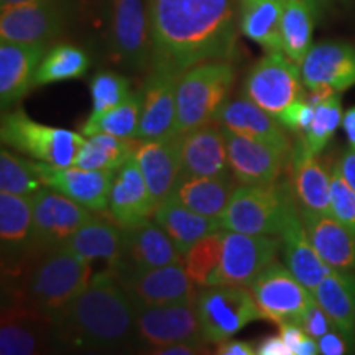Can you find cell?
<instances>
[{"mask_svg":"<svg viewBox=\"0 0 355 355\" xmlns=\"http://www.w3.org/2000/svg\"><path fill=\"white\" fill-rule=\"evenodd\" d=\"M194 301L137 309L135 337L152 350L176 343L206 340L199 326Z\"/></svg>","mask_w":355,"mask_h":355,"instance_id":"cell-17","label":"cell"},{"mask_svg":"<svg viewBox=\"0 0 355 355\" xmlns=\"http://www.w3.org/2000/svg\"><path fill=\"white\" fill-rule=\"evenodd\" d=\"M300 68L304 86L309 91L331 89L343 92L355 86V44L344 42L314 44Z\"/></svg>","mask_w":355,"mask_h":355,"instance_id":"cell-22","label":"cell"},{"mask_svg":"<svg viewBox=\"0 0 355 355\" xmlns=\"http://www.w3.org/2000/svg\"><path fill=\"white\" fill-rule=\"evenodd\" d=\"M314 110H316V107L311 105L308 99H300L288 105L277 119L285 125L286 130L303 135V133L309 128L311 122H313Z\"/></svg>","mask_w":355,"mask_h":355,"instance_id":"cell-45","label":"cell"},{"mask_svg":"<svg viewBox=\"0 0 355 355\" xmlns=\"http://www.w3.org/2000/svg\"><path fill=\"white\" fill-rule=\"evenodd\" d=\"M141 117V92L133 91L132 96L117 107L101 115H89L83 123L81 133L86 137L96 133L121 137V139H135L139 137Z\"/></svg>","mask_w":355,"mask_h":355,"instance_id":"cell-39","label":"cell"},{"mask_svg":"<svg viewBox=\"0 0 355 355\" xmlns=\"http://www.w3.org/2000/svg\"><path fill=\"white\" fill-rule=\"evenodd\" d=\"M206 343L207 340H188V343H176L166 347L152 350V354L158 355H196L206 354Z\"/></svg>","mask_w":355,"mask_h":355,"instance_id":"cell-48","label":"cell"},{"mask_svg":"<svg viewBox=\"0 0 355 355\" xmlns=\"http://www.w3.org/2000/svg\"><path fill=\"white\" fill-rule=\"evenodd\" d=\"M318 12L308 0H285L282 17L283 53L295 63H303L304 56L313 46Z\"/></svg>","mask_w":355,"mask_h":355,"instance_id":"cell-36","label":"cell"},{"mask_svg":"<svg viewBox=\"0 0 355 355\" xmlns=\"http://www.w3.org/2000/svg\"><path fill=\"white\" fill-rule=\"evenodd\" d=\"M43 184L92 212H104L109 207V194L115 171L83 170L78 166H53L37 162Z\"/></svg>","mask_w":355,"mask_h":355,"instance_id":"cell-23","label":"cell"},{"mask_svg":"<svg viewBox=\"0 0 355 355\" xmlns=\"http://www.w3.org/2000/svg\"><path fill=\"white\" fill-rule=\"evenodd\" d=\"M135 309L196 300V285L183 263H173L140 272H112Z\"/></svg>","mask_w":355,"mask_h":355,"instance_id":"cell-14","label":"cell"},{"mask_svg":"<svg viewBox=\"0 0 355 355\" xmlns=\"http://www.w3.org/2000/svg\"><path fill=\"white\" fill-rule=\"evenodd\" d=\"M230 171L239 184H272L285 171L291 150L222 128Z\"/></svg>","mask_w":355,"mask_h":355,"instance_id":"cell-18","label":"cell"},{"mask_svg":"<svg viewBox=\"0 0 355 355\" xmlns=\"http://www.w3.org/2000/svg\"><path fill=\"white\" fill-rule=\"evenodd\" d=\"M56 345L55 319L24 301L3 298L0 321V354L35 355Z\"/></svg>","mask_w":355,"mask_h":355,"instance_id":"cell-13","label":"cell"},{"mask_svg":"<svg viewBox=\"0 0 355 355\" xmlns=\"http://www.w3.org/2000/svg\"><path fill=\"white\" fill-rule=\"evenodd\" d=\"M46 44L17 43L2 40L0 44V105L8 110L35 87V76Z\"/></svg>","mask_w":355,"mask_h":355,"instance_id":"cell-24","label":"cell"},{"mask_svg":"<svg viewBox=\"0 0 355 355\" xmlns=\"http://www.w3.org/2000/svg\"><path fill=\"white\" fill-rule=\"evenodd\" d=\"M135 157L157 204L170 198L181 176L180 135L163 140H139Z\"/></svg>","mask_w":355,"mask_h":355,"instance_id":"cell-27","label":"cell"},{"mask_svg":"<svg viewBox=\"0 0 355 355\" xmlns=\"http://www.w3.org/2000/svg\"><path fill=\"white\" fill-rule=\"evenodd\" d=\"M279 334H282L283 339H285V343L288 347H290L291 354L295 355L296 349H298V345L303 343V339L306 336V332L303 327L300 326V324L296 322H285V324H279Z\"/></svg>","mask_w":355,"mask_h":355,"instance_id":"cell-50","label":"cell"},{"mask_svg":"<svg viewBox=\"0 0 355 355\" xmlns=\"http://www.w3.org/2000/svg\"><path fill=\"white\" fill-rule=\"evenodd\" d=\"M44 188L37 162L17 157L7 148L0 152V191L17 196H33Z\"/></svg>","mask_w":355,"mask_h":355,"instance_id":"cell-41","label":"cell"},{"mask_svg":"<svg viewBox=\"0 0 355 355\" xmlns=\"http://www.w3.org/2000/svg\"><path fill=\"white\" fill-rule=\"evenodd\" d=\"M282 239L277 235L222 230V257L211 285L248 288L265 266L277 260Z\"/></svg>","mask_w":355,"mask_h":355,"instance_id":"cell-10","label":"cell"},{"mask_svg":"<svg viewBox=\"0 0 355 355\" xmlns=\"http://www.w3.org/2000/svg\"><path fill=\"white\" fill-rule=\"evenodd\" d=\"M153 220L165 230L183 257L202 237L220 230L219 219L198 214L171 198L158 204Z\"/></svg>","mask_w":355,"mask_h":355,"instance_id":"cell-33","label":"cell"},{"mask_svg":"<svg viewBox=\"0 0 355 355\" xmlns=\"http://www.w3.org/2000/svg\"><path fill=\"white\" fill-rule=\"evenodd\" d=\"M279 239H282L286 266L306 288L314 291L319 282L329 275L332 268L319 257L316 248L311 243L301 220L300 209L293 212L286 220Z\"/></svg>","mask_w":355,"mask_h":355,"instance_id":"cell-31","label":"cell"},{"mask_svg":"<svg viewBox=\"0 0 355 355\" xmlns=\"http://www.w3.org/2000/svg\"><path fill=\"white\" fill-rule=\"evenodd\" d=\"M237 186L232 171L217 176H181L170 198L198 214L219 219Z\"/></svg>","mask_w":355,"mask_h":355,"instance_id":"cell-30","label":"cell"},{"mask_svg":"<svg viewBox=\"0 0 355 355\" xmlns=\"http://www.w3.org/2000/svg\"><path fill=\"white\" fill-rule=\"evenodd\" d=\"M300 326L303 327L306 334L314 337L316 340L319 339V337L327 334V332L332 331L336 327L334 324H332L331 318L327 316L326 311L319 306L316 300H314L313 303L308 306V309H306L303 318H301Z\"/></svg>","mask_w":355,"mask_h":355,"instance_id":"cell-46","label":"cell"},{"mask_svg":"<svg viewBox=\"0 0 355 355\" xmlns=\"http://www.w3.org/2000/svg\"><path fill=\"white\" fill-rule=\"evenodd\" d=\"M181 74L150 68L141 92V117L137 140H163L176 135V89Z\"/></svg>","mask_w":355,"mask_h":355,"instance_id":"cell-19","label":"cell"},{"mask_svg":"<svg viewBox=\"0 0 355 355\" xmlns=\"http://www.w3.org/2000/svg\"><path fill=\"white\" fill-rule=\"evenodd\" d=\"M135 314L112 270H104L55 319L56 345L86 352L125 347L135 336Z\"/></svg>","mask_w":355,"mask_h":355,"instance_id":"cell-2","label":"cell"},{"mask_svg":"<svg viewBox=\"0 0 355 355\" xmlns=\"http://www.w3.org/2000/svg\"><path fill=\"white\" fill-rule=\"evenodd\" d=\"M123 227L112 217L92 216L61 247L86 260H107L112 265L121 255Z\"/></svg>","mask_w":355,"mask_h":355,"instance_id":"cell-34","label":"cell"},{"mask_svg":"<svg viewBox=\"0 0 355 355\" xmlns=\"http://www.w3.org/2000/svg\"><path fill=\"white\" fill-rule=\"evenodd\" d=\"M216 352L219 355H255L257 345L247 343V340L227 339L224 343L217 344Z\"/></svg>","mask_w":355,"mask_h":355,"instance_id":"cell-51","label":"cell"},{"mask_svg":"<svg viewBox=\"0 0 355 355\" xmlns=\"http://www.w3.org/2000/svg\"><path fill=\"white\" fill-rule=\"evenodd\" d=\"M339 2H340V3H345V6H347L350 0H339Z\"/></svg>","mask_w":355,"mask_h":355,"instance_id":"cell-56","label":"cell"},{"mask_svg":"<svg viewBox=\"0 0 355 355\" xmlns=\"http://www.w3.org/2000/svg\"><path fill=\"white\" fill-rule=\"evenodd\" d=\"M318 347L319 354L324 355H343L347 352H352L349 340L345 339V336L339 329H332L318 339Z\"/></svg>","mask_w":355,"mask_h":355,"instance_id":"cell-47","label":"cell"},{"mask_svg":"<svg viewBox=\"0 0 355 355\" xmlns=\"http://www.w3.org/2000/svg\"><path fill=\"white\" fill-rule=\"evenodd\" d=\"M109 48L115 61L133 69L152 66L148 0H107Z\"/></svg>","mask_w":355,"mask_h":355,"instance_id":"cell-9","label":"cell"},{"mask_svg":"<svg viewBox=\"0 0 355 355\" xmlns=\"http://www.w3.org/2000/svg\"><path fill=\"white\" fill-rule=\"evenodd\" d=\"M301 220L319 257L339 272H355V232L337 217L300 207Z\"/></svg>","mask_w":355,"mask_h":355,"instance_id":"cell-25","label":"cell"},{"mask_svg":"<svg viewBox=\"0 0 355 355\" xmlns=\"http://www.w3.org/2000/svg\"><path fill=\"white\" fill-rule=\"evenodd\" d=\"M304 87L300 64L283 51H270L248 71L243 94L278 117L293 102L304 99Z\"/></svg>","mask_w":355,"mask_h":355,"instance_id":"cell-8","label":"cell"},{"mask_svg":"<svg viewBox=\"0 0 355 355\" xmlns=\"http://www.w3.org/2000/svg\"><path fill=\"white\" fill-rule=\"evenodd\" d=\"M336 166L337 170L340 171V175L344 176V180L347 181L355 191V150H345V152L339 157V159H337Z\"/></svg>","mask_w":355,"mask_h":355,"instance_id":"cell-52","label":"cell"},{"mask_svg":"<svg viewBox=\"0 0 355 355\" xmlns=\"http://www.w3.org/2000/svg\"><path fill=\"white\" fill-rule=\"evenodd\" d=\"M180 153L181 176H217L230 170L224 130L217 122L181 133Z\"/></svg>","mask_w":355,"mask_h":355,"instance_id":"cell-26","label":"cell"},{"mask_svg":"<svg viewBox=\"0 0 355 355\" xmlns=\"http://www.w3.org/2000/svg\"><path fill=\"white\" fill-rule=\"evenodd\" d=\"M261 318L275 324L296 322L314 301V295L306 288L286 265L277 260L265 266L248 285Z\"/></svg>","mask_w":355,"mask_h":355,"instance_id":"cell-11","label":"cell"},{"mask_svg":"<svg viewBox=\"0 0 355 355\" xmlns=\"http://www.w3.org/2000/svg\"><path fill=\"white\" fill-rule=\"evenodd\" d=\"M2 282H10L37 254L33 242L32 196L0 193Z\"/></svg>","mask_w":355,"mask_h":355,"instance_id":"cell-16","label":"cell"},{"mask_svg":"<svg viewBox=\"0 0 355 355\" xmlns=\"http://www.w3.org/2000/svg\"><path fill=\"white\" fill-rule=\"evenodd\" d=\"M300 206L291 184L277 181L272 184H239L219 217L222 230L243 234L277 235Z\"/></svg>","mask_w":355,"mask_h":355,"instance_id":"cell-4","label":"cell"},{"mask_svg":"<svg viewBox=\"0 0 355 355\" xmlns=\"http://www.w3.org/2000/svg\"><path fill=\"white\" fill-rule=\"evenodd\" d=\"M217 123L235 133H241L248 139H255L291 150V140L288 137L285 125L272 114L266 112L260 105L248 97H237L227 101L217 115Z\"/></svg>","mask_w":355,"mask_h":355,"instance_id":"cell-29","label":"cell"},{"mask_svg":"<svg viewBox=\"0 0 355 355\" xmlns=\"http://www.w3.org/2000/svg\"><path fill=\"white\" fill-rule=\"evenodd\" d=\"M311 6H314L318 8V10H321V8L327 7V3H329V0H308Z\"/></svg>","mask_w":355,"mask_h":355,"instance_id":"cell-55","label":"cell"},{"mask_svg":"<svg viewBox=\"0 0 355 355\" xmlns=\"http://www.w3.org/2000/svg\"><path fill=\"white\" fill-rule=\"evenodd\" d=\"M71 19V6L66 0L2 6L0 38L17 43L48 44L64 33Z\"/></svg>","mask_w":355,"mask_h":355,"instance_id":"cell-12","label":"cell"},{"mask_svg":"<svg viewBox=\"0 0 355 355\" xmlns=\"http://www.w3.org/2000/svg\"><path fill=\"white\" fill-rule=\"evenodd\" d=\"M290 184L298 199L300 207L332 214L331 206V171L327 173L318 155L309 153L303 141L291 148Z\"/></svg>","mask_w":355,"mask_h":355,"instance_id":"cell-28","label":"cell"},{"mask_svg":"<svg viewBox=\"0 0 355 355\" xmlns=\"http://www.w3.org/2000/svg\"><path fill=\"white\" fill-rule=\"evenodd\" d=\"M257 354L259 355H293L282 334L268 336L257 344Z\"/></svg>","mask_w":355,"mask_h":355,"instance_id":"cell-49","label":"cell"},{"mask_svg":"<svg viewBox=\"0 0 355 355\" xmlns=\"http://www.w3.org/2000/svg\"><path fill=\"white\" fill-rule=\"evenodd\" d=\"M0 139L7 148L53 166H73L86 140L83 133L33 121L21 107L3 110Z\"/></svg>","mask_w":355,"mask_h":355,"instance_id":"cell-6","label":"cell"},{"mask_svg":"<svg viewBox=\"0 0 355 355\" xmlns=\"http://www.w3.org/2000/svg\"><path fill=\"white\" fill-rule=\"evenodd\" d=\"M137 146L139 141H135V139H121L107 133H96L84 140L74 166L83 170L117 171L123 162L135 153Z\"/></svg>","mask_w":355,"mask_h":355,"instance_id":"cell-37","label":"cell"},{"mask_svg":"<svg viewBox=\"0 0 355 355\" xmlns=\"http://www.w3.org/2000/svg\"><path fill=\"white\" fill-rule=\"evenodd\" d=\"M314 300L326 311L336 329L355 347V272L332 270L313 291Z\"/></svg>","mask_w":355,"mask_h":355,"instance_id":"cell-32","label":"cell"},{"mask_svg":"<svg viewBox=\"0 0 355 355\" xmlns=\"http://www.w3.org/2000/svg\"><path fill=\"white\" fill-rule=\"evenodd\" d=\"M35 250H51L64 243L84 222L91 219L92 211L51 188H42L32 196Z\"/></svg>","mask_w":355,"mask_h":355,"instance_id":"cell-15","label":"cell"},{"mask_svg":"<svg viewBox=\"0 0 355 355\" xmlns=\"http://www.w3.org/2000/svg\"><path fill=\"white\" fill-rule=\"evenodd\" d=\"M222 257V229L198 241L183 257L186 273L196 286H209Z\"/></svg>","mask_w":355,"mask_h":355,"instance_id":"cell-42","label":"cell"},{"mask_svg":"<svg viewBox=\"0 0 355 355\" xmlns=\"http://www.w3.org/2000/svg\"><path fill=\"white\" fill-rule=\"evenodd\" d=\"M343 97H340V92H334L316 105L309 128L303 135H300L304 148L313 155H321L332 140L337 128L343 125Z\"/></svg>","mask_w":355,"mask_h":355,"instance_id":"cell-40","label":"cell"},{"mask_svg":"<svg viewBox=\"0 0 355 355\" xmlns=\"http://www.w3.org/2000/svg\"><path fill=\"white\" fill-rule=\"evenodd\" d=\"M285 0H239V30L268 51H283L282 17Z\"/></svg>","mask_w":355,"mask_h":355,"instance_id":"cell-35","label":"cell"},{"mask_svg":"<svg viewBox=\"0 0 355 355\" xmlns=\"http://www.w3.org/2000/svg\"><path fill=\"white\" fill-rule=\"evenodd\" d=\"M331 206L332 216L355 232V191L336 165L331 168Z\"/></svg>","mask_w":355,"mask_h":355,"instance_id":"cell-44","label":"cell"},{"mask_svg":"<svg viewBox=\"0 0 355 355\" xmlns=\"http://www.w3.org/2000/svg\"><path fill=\"white\" fill-rule=\"evenodd\" d=\"M173 263H183V255L157 222L123 229L119 259L109 265L112 272H140Z\"/></svg>","mask_w":355,"mask_h":355,"instance_id":"cell-20","label":"cell"},{"mask_svg":"<svg viewBox=\"0 0 355 355\" xmlns=\"http://www.w3.org/2000/svg\"><path fill=\"white\" fill-rule=\"evenodd\" d=\"M92 112L91 115H101L107 110L117 107L132 96L130 79L114 71H99L92 76L91 83Z\"/></svg>","mask_w":355,"mask_h":355,"instance_id":"cell-43","label":"cell"},{"mask_svg":"<svg viewBox=\"0 0 355 355\" xmlns=\"http://www.w3.org/2000/svg\"><path fill=\"white\" fill-rule=\"evenodd\" d=\"M152 66L183 74L237 55L239 0H148Z\"/></svg>","mask_w":355,"mask_h":355,"instance_id":"cell-1","label":"cell"},{"mask_svg":"<svg viewBox=\"0 0 355 355\" xmlns=\"http://www.w3.org/2000/svg\"><path fill=\"white\" fill-rule=\"evenodd\" d=\"M91 260L63 247L37 252L20 275L3 282V298H15L56 319L89 285Z\"/></svg>","mask_w":355,"mask_h":355,"instance_id":"cell-3","label":"cell"},{"mask_svg":"<svg viewBox=\"0 0 355 355\" xmlns=\"http://www.w3.org/2000/svg\"><path fill=\"white\" fill-rule=\"evenodd\" d=\"M26 2H37V0H0L2 6H17V3H26Z\"/></svg>","mask_w":355,"mask_h":355,"instance_id":"cell-54","label":"cell"},{"mask_svg":"<svg viewBox=\"0 0 355 355\" xmlns=\"http://www.w3.org/2000/svg\"><path fill=\"white\" fill-rule=\"evenodd\" d=\"M234 81L230 61H206L186 69L176 89V135L214 123Z\"/></svg>","mask_w":355,"mask_h":355,"instance_id":"cell-5","label":"cell"},{"mask_svg":"<svg viewBox=\"0 0 355 355\" xmlns=\"http://www.w3.org/2000/svg\"><path fill=\"white\" fill-rule=\"evenodd\" d=\"M89 64L91 60L87 53L76 44L58 43L44 53L35 76V87L83 78L87 73Z\"/></svg>","mask_w":355,"mask_h":355,"instance_id":"cell-38","label":"cell"},{"mask_svg":"<svg viewBox=\"0 0 355 355\" xmlns=\"http://www.w3.org/2000/svg\"><path fill=\"white\" fill-rule=\"evenodd\" d=\"M343 128L345 132V137H347L349 146L355 150V105L344 112Z\"/></svg>","mask_w":355,"mask_h":355,"instance_id":"cell-53","label":"cell"},{"mask_svg":"<svg viewBox=\"0 0 355 355\" xmlns=\"http://www.w3.org/2000/svg\"><path fill=\"white\" fill-rule=\"evenodd\" d=\"M194 303L204 339L211 344L232 339L255 319H263L254 296L245 286H201Z\"/></svg>","mask_w":355,"mask_h":355,"instance_id":"cell-7","label":"cell"},{"mask_svg":"<svg viewBox=\"0 0 355 355\" xmlns=\"http://www.w3.org/2000/svg\"><path fill=\"white\" fill-rule=\"evenodd\" d=\"M157 206L133 153L114 175L109 194V214L121 227L128 229L152 220Z\"/></svg>","mask_w":355,"mask_h":355,"instance_id":"cell-21","label":"cell"}]
</instances>
